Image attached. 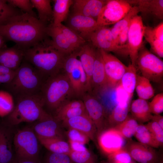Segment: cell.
<instances>
[{
	"label": "cell",
	"instance_id": "obj_1",
	"mask_svg": "<svg viewBox=\"0 0 163 163\" xmlns=\"http://www.w3.org/2000/svg\"><path fill=\"white\" fill-rule=\"evenodd\" d=\"M47 26L37 18L23 13L0 25V34L24 50L46 38Z\"/></svg>",
	"mask_w": 163,
	"mask_h": 163
},
{
	"label": "cell",
	"instance_id": "obj_2",
	"mask_svg": "<svg viewBox=\"0 0 163 163\" xmlns=\"http://www.w3.org/2000/svg\"><path fill=\"white\" fill-rule=\"evenodd\" d=\"M66 56L55 48L51 40L46 38L24 50V59L44 77L48 76L49 78L58 73Z\"/></svg>",
	"mask_w": 163,
	"mask_h": 163
},
{
	"label": "cell",
	"instance_id": "obj_3",
	"mask_svg": "<svg viewBox=\"0 0 163 163\" xmlns=\"http://www.w3.org/2000/svg\"><path fill=\"white\" fill-rule=\"evenodd\" d=\"M43 76L31 64L23 59L9 83L5 85L8 91L16 97L41 93L46 81Z\"/></svg>",
	"mask_w": 163,
	"mask_h": 163
},
{
	"label": "cell",
	"instance_id": "obj_4",
	"mask_svg": "<svg viewBox=\"0 0 163 163\" xmlns=\"http://www.w3.org/2000/svg\"><path fill=\"white\" fill-rule=\"evenodd\" d=\"M16 98L13 111L7 116L8 124L14 126L23 122H36L50 115L43 109L44 102L41 93Z\"/></svg>",
	"mask_w": 163,
	"mask_h": 163
},
{
	"label": "cell",
	"instance_id": "obj_5",
	"mask_svg": "<svg viewBox=\"0 0 163 163\" xmlns=\"http://www.w3.org/2000/svg\"><path fill=\"white\" fill-rule=\"evenodd\" d=\"M74 92L66 75H56L48 78L41 91L44 105L50 110H56L68 96Z\"/></svg>",
	"mask_w": 163,
	"mask_h": 163
},
{
	"label": "cell",
	"instance_id": "obj_6",
	"mask_svg": "<svg viewBox=\"0 0 163 163\" xmlns=\"http://www.w3.org/2000/svg\"><path fill=\"white\" fill-rule=\"evenodd\" d=\"M15 156L26 159H39L40 142L32 128L19 130L13 139Z\"/></svg>",
	"mask_w": 163,
	"mask_h": 163
},
{
	"label": "cell",
	"instance_id": "obj_7",
	"mask_svg": "<svg viewBox=\"0 0 163 163\" xmlns=\"http://www.w3.org/2000/svg\"><path fill=\"white\" fill-rule=\"evenodd\" d=\"M142 76L150 81L158 83L163 76V62L148 50L143 44L139 51L136 66Z\"/></svg>",
	"mask_w": 163,
	"mask_h": 163
},
{
	"label": "cell",
	"instance_id": "obj_8",
	"mask_svg": "<svg viewBox=\"0 0 163 163\" xmlns=\"http://www.w3.org/2000/svg\"><path fill=\"white\" fill-rule=\"evenodd\" d=\"M77 51L66 56L62 68L66 72L73 91L80 95L86 91L87 78Z\"/></svg>",
	"mask_w": 163,
	"mask_h": 163
},
{
	"label": "cell",
	"instance_id": "obj_9",
	"mask_svg": "<svg viewBox=\"0 0 163 163\" xmlns=\"http://www.w3.org/2000/svg\"><path fill=\"white\" fill-rule=\"evenodd\" d=\"M132 7L126 0H107L97 19V27L114 24L123 18Z\"/></svg>",
	"mask_w": 163,
	"mask_h": 163
},
{
	"label": "cell",
	"instance_id": "obj_10",
	"mask_svg": "<svg viewBox=\"0 0 163 163\" xmlns=\"http://www.w3.org/2000/svg\"><path fill=\"white\" fill-rule=\"evenodd\" d=\"M145 28L142 18L138 15L133 18L129 25L127 44L128 55L131 64L135 66L139 51L143 44Z\"/></svg>",
	"mask_w": 163,
	"mask_h": 163
},
{
	"label": "cell",
	"instance_id": "obj_11",
	"mask_svg": "<svg viewBox=\"0 0 163 163\" xmlns=\"http://www.w3.org/2000/svg\"><path fill=\"white\" fill-rule=\"evenodd\" d=\"M89 40L97 49L108 52L128 54L126 49L117 45L113 37L110 28L107 26L98 27L91 34Z\"/></svg>",
	"mask_w": 163,
	"mask_h": 163
},
{
	"label": "cell",
	"instance_id": "obj_12",
	"mask_svg": "<svg viewBox=\"0 0 163 163\" xmlns=\"http://www.w3.org/2000/svg\"><path fill=\"white\" fill-rule=\"evenodd\" d=\"M99 50L104 63L108 86L115 87L120 83L128 66L111 54Z\"/></svg>",
	"mask_w": 163,
	"mask_h": 163
},
{
	"label": "cell",
	"instance_id": "obj_13",
	"mask_svg": "<svg viewBox=\"0 0 163 163\" xmlns=\"http://www.w3.org/2000/svg\"><path fill=\"white\" fill-rule=\"evenodd\" d=\"M125 139L115 128L111 127L98 135L97 142L101 151L108 155L124 148Z\"/></svg>",
	"mask_w": 163,
	"mask_h": 163
},
{
	"label": "cell",
	"instance_id": "obj_14",
	"mask_svg": "<svg viewBox=\"0 0 163 163\" xmlns=\"http://www.w3.org/2000/svg\"><path fill=\"white\" fill-rule=\"evenodd\" d=\"M134 160L139 163H158L159 156L154 148L139 142L130 141L124 148Z\"/></svg>",
	"mask_w": 163,
	"mask_h": 163
},
{
	"label": "cell",
	"instance_id": "obj_15",
	"mask_svg": "<svg viewBox=\"0 0 163 163\" xmlns=\"http://www.w3.org/2000/svg\"><path fill=\"white\" fill-rule=\"evenodd\" d=\"M68 24V27L85 41L89 40L91 34L97 27L95 19L73 13L70 17Z\"/></svg>",
	"mask_w": 163,
	"mask_h": 163
},
{
	"label": "cell",
	"instance_id": "obj_16",
	"mask_svg": "<svg viewBox=\"0 0 163 163\" xmlns=\"http://www.w3.org/2000/svg\"><path fill=\"white\" fill-rule=\"evenodd\" d=\"M32 128L38 137L64 139V133L59 123L51 115L36 122Z\"/></svg>",
	"mask_w": 163,
	"mask_h": 163
},
{
	"label": "cell",
	"instance_id": "obj_17",
	"mask_svg": "<svg viewBox=\"0 0 163 163\" xmlns=\"http://www.w3.org/2000/svg\"><path fill=\"white\" fill-rule=\"evenodd\" d=\"M97 50L91 43H85L77 51L78 56L87 78L86 91H91L92 77Z\"/></svg>",
	"mask_w": 163,
	"mask_h": 163
},
{
	"label": "cell",
	"instance_id": "obj_18",
	"mask_svg": "<svg viewBox=\"0 0 163 163\" xmlns=\"http://www.w3.org/2000/svg\"><path fill=\"white\" fill-rule=\"evenodd\" d=\"M83 102L87 113L96 127L98 136L104 130L105 126L104 107L97 99L89 95L84 96Z\"/></svg>",
	"mask_w": 163,
	"mask_h": 163
},
{
	"label": "cell",
	"instance_id": "obj_19",
	"mask_svg": "<svg viewBox=\"0 0 163 163\" xmlns=\"http://www.w3.org/2000/svg\"><path fill=\"white\" fill-rule=\"evenodd\" d=\"M62 123L64 127L80 131L86 134L90 140L95 142L97 135V129L87 113L65 120Z\"/></svg>",
	"mask_w": 163,
	"mask_h": 163
},
{
	"label": "cell",
	"instance_id": "obj_20",
	"mask_svg": "<svg viewBox=\"0 0 163 163\" xmlns=\"http://www.w3.org/2000/svg\"><path fill=\"white\" fill-rule=\"evenodd\" d=\"M46 33L47 35L51 37L53 46L62 54L67 56L77 51L58 25L54 26L51 24L47 25Z\"/></svg>",
	"mask_w": 163,
	"mask_h": 163
},
{
	"label": "cell",
	"instance_id": "obj_21",
	"mask_svg": "<svg viewBox=\"0 0 163 163\" xmlns=\"http://www.w3.org/2000/svg\"><path fill=\"white\" fill-rule=\"evenodd\" d=\"M107 0H73V13L91 18L97 21L100 12Z\"/></svg>",
	"mask_w": 163,
	"mask_h": 163
},
{
	"label": "cell",
	"instance_id": "obj_22",
	"mask_svg": "<svg viewBox=\"0 0 163 163\" xmlns=\"http://www.w3.org/2000/svg\"><path fill=\"white\" fill-rule=\"evenodd\" d=\"M24 57V50L16 44L0 50V64L14 70L20 66Z\"/></svg>",
	"mask_w": 163,
	"mask_h": 163
},
{
	"label": "cell",
	"instance_id": "obj_23",
	"mask_svg": "<svg viewBox=\"0 0 163 163\" xmlns=\"http://www.w3.org/2000/svg\"><path fill=\"white\" fill-rule=\"evenodd\" d=\"M131 5H135L139 11L144 14L153 15L162 19L163 18V0H126Z\"/></svg>",
	"mask_w": 163,
	"mask_h": 163
},
{
	"label": "cell",
	"instance_id": "obj_24",
	"mask_svg": "<svg viewBox=\"0 0 163 163\" xmlns=\"http://www.w3.org/2000/svg\"><path fill=\"white\" fill-rule=\"evenodd\" d=\"M12 140L9 129L0 126V163H11L14 159Z\"/></svg>",
	"mask_w": 163,
	"mask_h": 163
},
{
	"label": "cell",
	"instance_id": "obj_25",
	"mask_svg": "<svg viewBox=\"0 0 163 163\" xmlns=\"http://www.w3.org/2000/svg\"><path fill=\"white\" fill-rule=\"evenodd\" d=\"M132 116L137 122L143 123L151 120L152 115L149 103L145 100L138 98L133 100L130 107Z\"/></svg>",
	"mask_w": 163,
	"mask_h": 163
},
{
	"label": "cell",
	"instance_id": "obj_26",
	"mask_svg": "<svg viewBox=\"0 0 163 163\" xmlns=\"http://www.w3.org/2000/svg\"><path fill=\"white\" fill-rule=\"evenodd\" d=\"M92 81V86L103 87L108 86L104 63L99 49L97 50Z\"/></svg>",
	"mask_w": 163,
	"mask_h": 163
},
{
	"label": "cell",
	"instance_id": "obj_27",
	"mask_svg": "<svg viewBox=\"0 0 163 163\" xmlns=\"http://www.w3.org/2000/svg\"><path fill=\"white\" fill-rule=\"evenodd\" d=\"M137 75L136 66L130 64L128 66L119 83L126 93L127 99L129 102L135 89Z\"/></svg>",
	"mask_w": 163,
	"mask_h": 163
},
{
	"label": "cell",
	"instance_id": "obj_28",
	"mask_svg": "<svg viewBox=\"0 0 163 163\" xmlns=\"http://www.w3.org/2000/svg\"><path fill=\"white\" fill-rule=\"evenodd\" d=\"M37 137L40 143L50 152L69 155L71 151L69 142L63 139Z\"/></svg>",
	"mask_w": 163,
	"mask_h": 163
},
{
	"label": "cell",
	"instance_id": "obj_29",
	"mask_svg": "<svg viewBox=\"0 0 163 163\" xmlns=\"http://www.w3.org/2000/svg\"><path fill=\"white\" fill-rule=\"evenodd\" d=\"M129 101L127 98L119 102L108 116V122L113 127L123 122L128 116Z\"/></svg>",
	"mask_w": 163,
	"mask_h": 163
},
{
	"label": "cell",
	"instance_id": "obj_30",
	"mask_svg": "<svg viewBox=\"0 0 163 163\" xmlns=\"http://www.w3.org/2000/svg\"><path fill=\"white\" fill-rule=\"evenodd\" d=\"M53 10V22L52 24L56 26L62 24L66 18L69 8L73 4V0H54Z\"/></svg>",
	"mask_w": 163,
	"mask_h": 163
},
{
	"label": "cell",
	"instance_id": "obj_31",
	"mask_svg": "<svg viewBox=\"0 0 163 163\" xmlns=\"http://www.w3.org/2000/svg\"><path fill=\"white\" fill-rule=\"evenodd\" d=\"M33 8L37 10L38 19L46 25L47 22L53 18V10L50 0H31Z\"/></svg>",
	"mask_w": 163,
	"mask_h": 163
},
{
	"label": "cell",
	"instance_id": "obj_32",
	"mask_svg": "<svg viewBox=\"0 0 163 163\" xmlns=\"http://www.w3.org/2000/svg\"><path fill=\"white\" fill-rule=\"evenodd\" d=\"M139 98L147 100L152 97L155 91L150 81L142 76L137 75L135 89Z\"/></svg>",
	"mask_w": 163,
	"mask_h": 163
},
{
	"label": "cell",
	"instance_id": "obj_33",
	"mask_svg": "<svg viewBox=\"0 0 163 163\" xmlns=\"http://www.w3.org/2000/svg\"><path fill=\"white\" fill-rule=\"evenodd\" d=\"M139 12L137 7H132L127 14L122 19L115 24L110 28L113 37L117 43V40L120 33L128 27L133 19Z\"/></svg>",
	"mask_w": 163,
	"mask_h": 163
},
{
	"label": "cell",
	"instance_id": "obj_34",
	"mask_svg": "<svg viewBox=\"0 0 163 163\" xmlns=\"http://www.w3.org/2000/svg\"><path fill=\"white\" fill-rule=\"evenodd\" d=\"M134 136L141 143L154 148L160 147L145 125L139 124Z\"/></svg>",
	"mask_w": 163,
	"mask_h": 163
},
{
	"label": "cell",
	"instance_id": "obj_35",
	"mask_svg": "<svg viewBox=\"0 0 163 163\" xmlns=\"http://www.w3.org/2000/svg\"><path fill=\"white\" fill-rule=\"evenodd\" d=\"M139 124L132 116H128L123 122L114 127L125 139H130L134 136Z\"/></svg>",
	"mask_w": 163,
	"mask_h": 163
},
{
	"label": "cell",
	"instance_id": "obj_36",
	"mask_svg": "<svg viewBox=\"0 0 163 163\" xmlns=\"http://www.w3.org/2000/svg\"><path fill=\"white\" fill-rule=\"evenodd\" d=\"M144 37L149 43L152 51L158 57L162 58L163 42L158 40L154 35L152 32V27L145 26Z\"/></svg>",
	"mask_w": 163,
	"mask_h": 163
},
{
	"label": "cell",
	"instance_id": "obj_37",
	"mask_svg": "<svg viewBox=\"0 0 163 163\" xmlns=\"http://www.w3.org/2000/svg\"><path fill=\"white\" fill-rule=\"evenodd\" d=\"M12 95L8 91H0V117H7L13 111L14 107Z\"/></svg>",
	"mask_w": 163,
	"mask_h": 163
},
{
	"label": "cell",
	"instance_id": "obj_38",
	"mask_svg": "<svg viewBox=\"0 0 163 163\" xmlns=\"http://www.w3.org/2000/svg\"><path fill=\"white\" fill-rule=\"evenodd\" d=\"M23 13L10 4L7 0H0V25L5 24L12 17Z\"/></svg>",
	"mask_w": 163,
	"mask_h": 163
},
{
	"label": "cell",
	"instance_id": "obj_39",
	"mask_svg": "<svg viewBox=\"0 0 163 163\" xmlns=\"http://www.w3.org/2000/svg\"><path fill=\"white\" fill-rule=\"evenodd\" d=\"M69 155L75 163H96L95 157L88 149L82 151H71Z\"/></svg>",
	"mask_w": 163,
	"mask_h": 163
},
{
	"label": "cell",
	"instance_id": "obj_40",
	"mask_svg": "<svg viewBox=\"0 0 163 163\" xmlns=\"http://www.w3.org/2000/svg\"><path fill=\"white\" fill-rule=\"evenodd\" d=\"M56 111L54 117L59 122L87 113L85 107L56 110Z\"/></svg>",
	"mask_w": 163,
	"mask_h": 163
},
{
	"label": "cell",
	"instance_id": "obj_41",
	"mask_svg": "<svg viewBox=\"0 0 163 163\" xmlns=\"http://www.w3.org/2000/svg\"><path fill=\"white\" fill-rule=\"evenodd\" d=\"M108 158L113 163H130L134 161L124 148L108 155Z\"/></svg>",
	"mask_w": 163,
	"mask_h": 163
},
{
	"label": "cell",
	"instance_id": "obj_42",
	"mask_svg": "<svg viewBox=\"0 0 163 163\" xmlns=\"http://www.w3.org/2000/svg\"><path fill=\"white\" fill-rule=\"evenodd\" d=\"M10 4L21 9L24 13H27L37 17L36 14L33 10V6L30 0H7Z\"/></svg>",
	"mask_w": 163,
	"mask_h": 163
},
{
	"label": "cell",
	"instance_id": "obj_43",
	"mask_svg": "<svg viewBox=\"0 0 163 163\" xmlns=\"http://www.w3.org/2000/svg\"><path fill=\"white\" fill-rule=\"evenodd\" d=\"M66 133L68 141L76 142L85 145L88 144L90 140L86 134L75 129H68Z\"/></svg>",
	"mask_w": 163,
	"mask_h": 163
},
{
	"label": "cell",
	"instance_id": "obj_44",
	"mask_svg": "<svg viewBox=\"0 0 163 163\" xmlns=\"http://www.w3.org/2000/svg\"><path fill=\"white\" fill-rule=\"evenodd\" d=\"M160 146L163 144V129L156 122L153 121L145 125Z\"/></svg>",
	"mask_w": 163,
	"mask_h": 163
},
{
	"label": "cell",
	"instance_id": "obj_45",
	"mask_svg": "<svg viewBox=\"0 0 163 163\" xmlns=\"http://www.w3.org/2000/svg\"><path fill=\"white\" fill-rule=\"evenodd\" d=\"M150 111L154 115L160 114L163 111V93H161L155 96L149 103Z\"/></svg>",
	"mask_w": 163,
	"mask_h": 163
},
{
	"label": "cell",
	"instance_id": "obj_46",
	"mask_svg": "<svg viewBox=\"0 0 163 163\" xmlns=\"http://www.w3.org/2000/svg\"><path fill=\"white\" fill-rule=\"evenodd\" d=\"M46 163H75L69 155L50 152L47 155Z\"/></svg>",
	"mask_w": 163,
	"mask_h": 163
},
{
	"label": "cell",
	"instance_id": "obj_47",
	"mask_svg": "<svg viewBox=\"0 0 163 163\" xmlns=\"http://www.w3.org/2000/svg\"><path fill=\"white\" fill-rule=\"evenodd\" d=\"M16 70H14L0 64V84H8L14 78Z\"/></svg>",
	"mask_w": 163,
	"mask_h": 163
},
{
	"label": "cell",
	"instance_id": "obj_48",
	"mask_svg": "<svg viewBox=\"0 0 163 163\" xmlns=\"http://www.w3.org/2000/svg\"><path fill=\"white\" fill-rule=\"evenodd\" d=\"M129 25L120 33L117 40V45L120 47L126 49L127 51V44Z\"/></svg>",
	"mask_w": 163,
	"mask_h": 163
},
{
	"label": "cell",
	"instance_id": "obj_49",
	"mask_svg": "<svg viewBox=\"0 0 163 163\" xmlns=\"http://www.w3.org/2000/svg\"><path fill=\"white\" fill-rule=\"evenodd\" d=\"M85 107L83 101L81 100H75L66 103H64L56 110Z\"/></svg>",
	"mask_w": 163,
	"mask_h": 163
},
{
	"label": "cell",
	"instance_id": "obj_50",
	"mask_svg": "<svg viewBox=\"0 0 163 163\" xmlns=\"http://www.w3.org/2000/svg\"><path fill=\"white\" fill-rule=\"evenodd\" d=\"M152 33L155 37L163 42V23L161 22L154 27H152Z\"/></svg>",
	"mask_w": 163,
	"mask_h": 163
},
{
	"label": "cell",
	"instance_id": "obj_51",
	"mask_svg": "<svg viewBox=\"0 0 163 163\" xmlns=\"http://www.w3.org/2000/svg\"><path fill=\"white\" fill-rule=\"evenodd\" d=\"M71 150L74 151H82L87 149L85 145L74 141H68Z\"/></svg>",
	"mask_w": 163,
	"mask_h": 163
},
{
	"label": "cell",
	"instance_id": "obj_52",
	"mask_svg": "<svg viewBox=\"0 0 163 163\" xmlns=\"http://www.w3.org/2000/svg\"><path fill=\"white\" fill-rule=\"evenodd\" d=\"M11 163H41L39 159H26L17 157L14 158Z\"/></svg>",
	"mask_w": 163,
	"mask_h": 163
},
{
	"label": "cell",
	"instance_id": "obj_53",
	"mask_svg": "<svg viewBox=\"0 0 163 163\" xmlns=\"http://www.w3.org/2000/svg\"><path fill=\"white\" fill-rule=\"evenodd\" d=\"M152 121L157 123L163 129V117L160 114L152 115Z\"/></svg>",
	"mask_w": 163,
	"mask_h": 163
},
{
	"label": "cell",
	"instance_id": "obj_54",
	"mask_svg": "<svg viewBox=\"0 0 163 163\" xmlns=\"http://www.w3.org/2000/svg\"><path fill=\"white\" fill-rule=\"evenodd\" d=\"M5 39L0 34V50L5 47Z\"/></svg>",
	"mask_w": 163,
	"mask_h": 163
},
{
	"label": "cell",
	"instance_id": "obj_55",
	"mask_svg": "<svg viewBox=\"0 0 163 163\" xmlns=\"http://www.w3.org/2000/svg\"><path fill=\"white\" fill-rule=\"evenodd\" d=\"M112 163V162H106V163Z\"/></svg>",
	"mask_w": 163,
	"mask_h": 163
}]
</instances>
